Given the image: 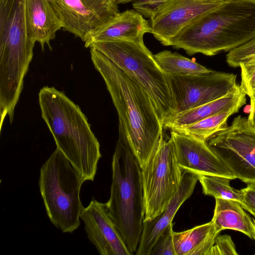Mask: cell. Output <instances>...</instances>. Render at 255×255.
<instances>
[{"mask_svg":"<svg viewBox=\"0 0 255 255\" xmlns=\"http://www.w3.org/2000/svg\"><path fill=\"white\" fill-rule=\"evenodd\" d=\"M96 69L103 78L119 117L118 140L127 144L143 168L155 152L163 126L148 94L108 57L90 47Z\"/></svg>","mask_w":255,"mask_h":255,"instance_id":"cell-1","label":"cell"},{"mask_svg":"<svg viewBox=\"0 0 255 255\" xmlns=\"http://www.w3.org/2000/svg\"><path fill=\"white\" fill-rule=\"evenodd\" d=\"M42 118L58 148L86 181H93L100 145L79 107L64 93L45 86L38 94Z\"/></svg>","mask_w":255,"mask_h":255,"instance_id":"cell-2","label":"cell"},{"mask_svg":"<svg viewBox=\"0 0 255 255\" xmlns=\"http://www.w3.org/2000/svg\"><path fill=\"white\" fill-rule=\"evenodd\" d=\"M255 36V3L229 0L197 18L172 40L171 45L189 55H215Z\"/></svg>","mask_w":255,"mask_h":255,"instance_id":"cell-3","label":"cell"},{"mask_svg":"<svg viewBox=\"0 0 255 255\" xmlns=\"http://www.w3.org/2000/svg\"><path fill=\"white\" fill-rule=\"evenodd\" d=\"M35 42L29 29L25 0H0V111L14 113Z\"/></svg>","mask_w":255,"mask_h":255,"instance_id":"cell-4","label":"cell"},{"mask_svg":"<svg viewBox=\"0 0 255 255\" xmlns=\"http://www.w3.org/2000/svg\"><path fill=\"white\" fill-rule=\"evenodd\" d=\"M110 197L105 203L127 247L135 253L142 233L145 207L142 169L129 147L118 141L112 162Z\"/></svg>","mask_w":255,"mask_h":255,"instance_id":"cell-5","label":"cell"},{"mask_svg":"<svg viewBox=\"0 0 255 255\" xmlns=\"http://www.w3.org/2000/svg\"><path fill=\"white\" fill-rule=\"evenodd\" d=\"M85 181L57 148L40 168L38 185L46 214L62 233H71L80 225V193Z\"/></svg>","mask_w":255,"mask_h":255,"instance_id":"cell-6","label":"cell"},{"mask_svg":"<svg viewBox=\"0 0 255 255\" xmlns=\"http://www.w3.org/2000/svg\"><path fill=\"white\" fill-rule=\"evenodd\" d=\"M90 47L103 53L139 84L149 96L162 125L173 114L174 102L168 76L143 40L98 42Z\"/></svg>","mask_w":255,"mask_h":255,"instance_id":"cell-7","label":"cell"},{"mask_svg":"<svg viewBox=\"0 0 255 255\" xmlns=\"http://www.w3.org/2000/svg\"><path fill=\"white\" fill-rule=\"evenodd\" d=\"M141 169L146 221L166 208L182 181L183 171L178 165L170 137L162 134L155 152Z\"/></svg>","mask_w":255,"mask_h":255,"instance_id":"cell-8","label":"cell"},{"mask_svg":"<svg viewBox=\"0 0 255 255\" xmlns=\"http://www.w3.org/2000/svg\"><path fill=\"white\" fill-rule=\"evenodd\" d=\"M207 142L236 178L255 182V127L247 118L238 116Z\"/></svg>","mask_w":255,"mask_h":255,"instance_id":"cell-9","label":"cell"},{"mask_svg":"<svg viewBox=\"0 0 255 255\" xmlns=\"http://www.w3.org/2000/svg\"><path fill=\"white\" fill-rule=\"evenodd\" d=\"M167 76L174 102L172 114L212 102L240 88L237 83V75L233 73L212 70L205 73Z\"/></svg>","mask_w":255,"mask_h":255,"instance_id":"cell-10","label":"cell"},{"mask_svg":"<svg viewBox=\"0 0 255 255\" xmlns=\"http://www.w3.org/2000/svg\"><path fill=\"white\" fill-rule=\"evenodd\" d=\"M62 29L84 39L120 11L117 0H49Z\"/></svg>","mask_w":255,"mask_h":255,"instance_id":"cell-11","label":"cell"},{"mask_svg":"<svg viewBox=\"0 0 255 255\" xmlns=\"http://www.w3.org/2000/svg\"><path fill=\"white\" fill-rule=\"evenodd\" d=\"M229 0H169L150 19L151 33L164 46L197 18Z\"/></svg>","mask_w":255,"mask_h":255,"instance_id":"cell-12","label":"cell"},{"mask_svg":"<svg viewBox=\"0 0 255 255\" xmlns=\"http://www.w3.org/2000/svg\"><path fill=\"white\" fill-rule=\"evenodd\" d=\"M178 165L185 171L198 175H216L236 179L207 141L170 130Z\"/></svg>","mask_w":255,"mask_h":255,"instance_id":"cell-13","label":"cell"},{"mask_svg":"<svg viewBox=\"0 0 255 255\" xmlns=\"http://www.w3.org/2000/svg\"><path fill=\"white\" fill-rule=\"evenodd\" d=\"M80 219L88 239L100 255H132L109 216L105 203L93 198L88 206L83 208Z\"/></svg>","mask_w":255,"mask_h":255,"instance_id":"cell-14","label":"cell"},{"mask_svg":"<svg viewBox=\"0 0 255 255\" xmlns=\"http://www.w3.org/2000/svg\"><path fill=\"white\" fill-rule=\"evenodd\" d=\"M150 24L135 9H127L88 33L83 42L85 47L104 41L143 40L144 34L150 33Z\"/></svg>","mask_w":255,"mask_h":255,"instance_id":"cell-15","label":"cell"},{"mask_svg":"<svg viewBox=\"0 0 255 255\" xmlns=\"http://www.w3.org/2000/svg\"><path fill=\"white\" fill-rule=\"evenodd\" d=\"M199 176L183 171L179 188L166 208L150 221L143 222L142 233L135 252L136 255H149L158 237L171 223L177 211L193 192Z\"/></svg>","mask_w":255,"mask_h":255,"instance_id":"cell-16","label":"cell"},{"mask_svg":"<svg viewBox=\"0 0 255 255\" xmlns=\"http://www.w3.org/2000/svg\"><path fill=\"white\" fill-rule=\"evenodd\" d=\"M27 19L32 37L44 50L45 45L50 50V41L62 28L61 22L49 0H25Z\"/></svg>","mask_w":255,"mask_h":255,"instance_id":"cell-17","label":"cell"},{"mask_svg":"<svg viewBox=\"0 0 255 255\" xmlns=\"http://www.w3.org/2000/svg\"><path fill=\"white\" fill-rule=\"evenodd\" d=\"M241 88L236 92L196 108L172 114L162 123L163 128H172L189 125L232 109H240L246 103Z\"/></svg>","mask_w":255,"mask_h":255,"instance_id":"cell-18","label":"cell"},{"mask_svg":"<svg viewBox=\"0 0 255 255\" xmlns=\"http://www.w3.org/2000/svg\"><path fill=\"white\" fill-rule=\"evenodd\" d=\"M216 204L211 220L217 233L225 229L241 232L253 239L254 222L238 201L215 198Z\"/></svg>","mask_w":255,"mask_h":255,"instance_id":"cell-19","label":"cell"},{"mask_svg":"<svg viewBox=\"0 0 255 255\" xmlns=\"http://www.w3.org/2000/svg\"><path fill=\"white\" fill-rule=\"evenodd\" d=\"M218 235L211 221L185 231L173 232L176 255H208Z\"/></svg>","mask_w":255,"mask_h":255,"instance_id":"cell-20","label":"cell"},{"mask_svg":"<svg viewBox=\"0 0 255 255\" xmlns=\"http://www.w3.org/2000/svg\"><path fill=\"white\" fill-rule=\"evenodd\" d=\"M234 108L198 122L170 129L207 141L216 133L227 127V120L233 114L239 112Z\"/></svg>","mask_w":255,"mask_h":255,"instance_id":"cell-21","label":"cell"},{"mask_svg":"<svg viewBox=\"0 0 255 255\" xmlns=\"http://www.w3.org/2000/svg\"><path fill=\"white\" fill-rule=\"evenodd\" d=\"M157 63L167 75L196 74L212 71L178 53L163 50L154 55Z\"/></svg>","mask_w":255,"mask_h":255,"instance_id":"cell-22","label":"cell"},{"mask_svg":"<svg viewBox=\"0 0 255 255\" xmlns=\"http://www.w3.org/2000/svg\"><path fill=\"white\" fill-rule=\"evenodd\" d=\"M231 179L216 175H200V181L203 193L215 198L232 199L241 203L243 193L232 187L230 184Z\"/></svg>","mask_w":255,"mask_h":255,"instance_id":"cell-23","label":"cell"},{"mask_svg":"<svg viewBox=\"0 0 255 255\" xmlns=\"http://www.w3.org/2000/svg\"><path fill=\"white\" fill-rule=\"evenodd\" d=\"M226 62L232 67L255 62V36L245 43L231 50L226 55Z\"/></svg>","mask_w":255,"mask_h":255,"instance_id":"cell-24","label":"cell"},{"mask_svg":"<svg viewBox=\"0 0 255 255\" xmlns=\"http://www.w3.org/2000/svg\"><path fill=\"white\" fill-rule=\"evenodd\" d=\"M173 232L172 223L158 237L149 255H176L173 240Z\"/></svg>","mask_w":255,"mask_h":255,"instance_id":"cell-25","label":"cell"},{"mask_svg":"<svg viewBox=\"0 0 255 255\" xmlns=\"http://www.w3.org/2000/svg\"><path fill=\"white\" fill-rule=\"evenodd\" d=\"M169 0H117L118 3L132 2V7L146 18L152 16Z\"/></svg>","mask_w":255,"mask_h":255,"instance_id":"cell-26","label":"cell"},{"mask_svg":"<svg viewBox=\"0 0 255 255\" xmlns=\"http://www.w3.org/2000/svg\"><path fill=\"white\" fill-rule=\"evenodd\" d=\"M240 87L250 98L255 95V62L242 64Z\"/></svg>","mask_w":255,"mask_h":255,"instance_id":"cell-27","label":"cell"},{"mask_svg":"<svg viewBox=\"0 0 255 255\" xmlns=\"http://www.w3.org/2000/svg\"><path fill=\"white\" fill-rule=\"evenodd\" d=\"M235 245L229 235H218L208 255H238Z\"/></svg>","mask_w":255,"mask_h":255,"instance_id":"cell-28","label":"cell"},{"mask_svg":"<svg viewBox=\"0 0 255 255\" xmlns=\"http://www.w3.org/2000/svg\"><path fill=\"white\" fill-rule=\"evenodd\" d=\"M241 191L243 193L241 203L242 207L255 218V182L248 184L247 186Z\"/></svg>","mask_w":255,"mask_h":255,"instance_id":"cell-29","label":"cell"},{"mask_svg":"<svg viewBox=\"0 0 255 255\" xmlns=\"http://www.w3.org/2000/svg\"><path fill=\"white\" fill-rule=\"evenodd\" d=\"M248 120L251 125L255 127V95L250 98V111Z\"/></svg>","mask_w":255,"mask_h":255,"instance_id":"cell-30","label":"cell"},{"mask_svg":"<svg viewBox=\"0 0 255 255\" xmlns=\"http://www.w3.org/2000/svg\"><path fill=\"white\" fill-rule=\"evenodd\" d=\"M254 237L253 239L255 240V220L254 221Z\"/></svg>","mask_w":255,"mask_h":255,"instance_id":"cell-31","label":"cell"},{"mask_svg":"<svg viewBox=\"0 0 255 255\" xmlns=\"http://www.w3.org/2000/svg\"><path fill=\"white\" fill-rule=\"evenodd\" d=\"M244 0L249 1H250V2H255V0Z\"/></svg>","mask_w":255,"mask_h":255,"instance_id":"cell-32","label":"cell"}]
</instances>
